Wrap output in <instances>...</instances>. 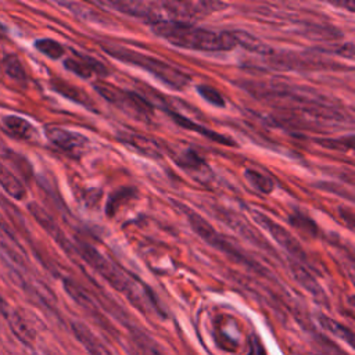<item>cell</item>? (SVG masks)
Listing matches in <instances>:
<instances>
[{"label": "cell", "mask_w": 355, "mask_h": 355, "mask_svg": "<svg viewBox=\"0 0 355 355\" xmlns=\"http://www.w3.org/2000/svg\"><path fill=\"white\" fill-rule=\"evenodd\" d=\"M126 15L143 19L148 24L186 22L205 18L220 10L225 4L219 1H108L103 3Z\"/></svg>", "instance_id": "1"}, {"label": "cell", "mask_w": 355, "mask_h": 355, "mask_svg": "<svg viewBox=\"0 0 355 355\" xmlns=\"http://www.w3.org/2000/svg\"><path fill=\"white\" fill-rule=\"evenodd\" d=\"M153 31L171 44L194 51H227L237 44L236 36L229 32L209 31L186 22L155 24Z\"/></svg>", "instance_id": "2"}, {"label": "cell", "mask_w": 355, "mask_h": 355, "mask_svg": "<svg viewBox=\"0 0 355 355\" xmlns=\"http://www.w3.org/2000/svg\"><path fill=\"white\" fill-rule=\"evenodd\" d=\"M103 49L115 60L144 69L146 72L155 76L159 82H162L164 85L172 89L182 90L190 82V78L187 76V73H184L182 69L157 57H151L148 54H144L128 47H121V46L108 44V46H103Z\"/></svg>", "instance_id": "3"}, {"label": "cell", "mask_w": 355, "mask_h": 355, "mask_svg": "<svg viewBox=\"0 0 355 355\" xmlns=\"http://www.w3.org/2000/svg\"><path fill=\"white\" fill-rule=\"evenodd\" d=\"M78 251L80 257L104 279L107 280L115 290L123 293L130 298L132 302L136 304L137 308L143 309L141 301L137 295V291L132 282L121 272L110 259H107L101 252H98L94 247L87 245L85 243H80L78 245Z\"/></svg>", "instance_id": "4"}, {"label": "cell", "mask_w": 355, "mask_h": 355, "mask_svg": "<svg viewBox=\"0 0 355 355\" xmlns=\"http://www.w3.org/2000/svg\"><path fill=\"white\" fill-rule=\"evenodd\" d=\"M96 90L122 112L137 121H148L153 115V107L141 96L135 92L119 89L114 85L98 82L94 83Z\"/></svg>", "instance_id": "5"}, {"label": "cell", "mask_w": 355, "mask_h": 355, "mask_svg": "<svg viewBox=\"0 0 355 355\" xmlns=\"http://www.w3.org/2000/svg\"><path fill=\"white\" fill-rule=\"evenodd\" d=\"M184 214L187 216V220L191 226V229L204 240L207 241L209 245L218 248L219 251H223L225 254L236 258L237 261H247L245 257L230 243L227 241L223 236H220L202 216H200L198 214H196L191 209H186L184 208Z\"/></svg>", "instance_id": "6"}, {"label": "cell", "mask_w": 355, "mask_h": 355, "mask_svg": "<svg viewBox=\"0 0 355 355\" xmlns=\"http://www.w3.org/2000/svg\"><path fill=\"white\" fill-rule=\"evenodd\" d=\"M46 136L50 143L71 157H80L89 147L87 137L62 128H49Z\"/></svg>", "instance_id": "7"}, {"label": "cell", "mask_w": 355, "mask_h": 355, "mask_svg": "<svg viewBox=\"0 0 355 355\" xmlns=\"http://www.w3.org/2000/svg\"><path fill=\"white\" fill-rule=\"evenodd\" d=\"M254 219L255 222L262 226L265 230H268V233L286 250L288 251L291 255L294 257H301L305 258L304 250L301 248V245L298 244V241L294 239V236H291L283 226L277 225L275 220H272L269 216H266L265 214L255 211L254 212Z\"/></svg>", "instance_id": "8"}, {"label": "cell", "mask_w": 355, "mask_h": 355, "mask_svg": "<svg viewBox=\"0 0 355 355\" xmlns=\"http://www.w3.org/2000/svg\"><path fill=\"white\" fill-rule=\"evenodd\" d=\"M64 65L68 71L73 72L75 75H79L82 78H90L93 75H103L105 73V68L103 64L96 61L92 57H86L82 54H75L68 57L64 61Z\"/></svg>", "instance_id": "9"}, {"label": "cell", "mask_w": 355, "mask_h": 355, "mask_svg": "<svg viewBox=\"0 0 355 355\" xmlns=\"http://www.w3.org/2000/svg\"><path fill=\"white\" fill-rule=\"evenodd\" d=\"M72 331L76 340L86 348L90 355H114V352L101 340H98V337L93 334L85 324L73 322Z\"/></svg>", "instance_id": "10"}, {"label": "cell", "mask_w": 355, "mask_h": 355, "mask_svg": "<svg viewBox=\"0 0 355 355\" xmlns=\"http://www.w3.org/2000/svg\"><path fill=\"white\" fill-rule=\"evenodd\" d=\"M169 114H171V116L175 119V122H176L178 125H180L182 128H184V129L194 130V132H197V133L205 136L207 139H209V140H212V141H216V143H219V144H223V146H234V141H233L230 137H227V136H223V135L216 133V132H214V130H211V129H208V128H205V126H202V125H198V123H196L194 121H191V119H189V118H186V116H183V115H180V114H178V112L169 111Z\"/></svg>", "instance_id": "11"}, {"label": "cell", "mask_w": 355, "mask_h": 355, "mask_svg": "<svg viewBox=\"0 0 355 355\" xmlns=\"http://www.w3.org/2000/svg\"><path fill=\"white\" fill-rule=\"evenodd\" d=\"M1 125L4 130L19 140H31L35 136V128L29 121L17 115H7L3 118Z\"/></svg>", "instance_id": "12"}, {"label": "cell", "mask_w": 355, "mask_h": 355, "mask_svg": "<svg viewBox=\"0 0 355 355\" xmlns=\"http://www.w3.org/2000/svg\"><path fill=\"white\" fill-rule=\"evenodd\" d=\"M0 186L15 200H24L26 197V190L22 182L1 164H0Z\"/></svg>", "instance_id": "13"}, {"label": "cell", "mask_w": 355, "mask_h": 355, "mask_svg": "<svg viewBox=\"0 0 355 355\" xmlns=\"http://www.w3.org/2000/svg\"><path fill=\"white\" fill-rule=\"evenodd\" d=\"M3 67H4V73L15 80V82H25L26 80V72L25 68L15 54H7L3 58Z\"/></svg>", "instance_id": "14"}, {"label": "cell", "mask_w": 355, "mask_h": 355, "mask_svg": "<svg viewBox=\"0 0 355 355\" xmlns=\"http://www.w3.org/2000/svg\"><path fill=\"white\" fill-rule=\"evenodd\" d=\"M130 355H165L161 349L157 348V344L153 343L143 334H137L132 338Z\"/></svg>", "instance_id": "15"}, {"label": "cell", "mask_w": 355, "mask_h": 355, "mask_svg": "<svg viewBox=\"0 0 355 355\" xmlns=\"http://www.w3.org/2000/svg\"><path fill=\"white\" fill-rule=\"evenodd\" d=\"M244 176H245V179L250 182V184L254 189H257L258 191H261L263 194L272 193L273 189H275L273 180L269 176H266V175H263V173H261V172H258L255 169L247 168L244 171Z\"/></svg>", "instance_id": "16"}, {"label": "cell", "mask_w": 355, "mask_h": 355, "mask_svg": "<svg viewBox=\"0 0 355 355\" xmlns=\"http://www.w3.org/2000/svg\"><path fill=\"white\" fill-rule=\"evenodd\" d=\"M319 322H320V324H322L329 333H331V334L336 336L337 338L345 340L348 345H352V338H354V336H352V331H351L349 329H347V327L343 326L341 323H338V322H336V320H333V319H330V318H327V316H320V318H319Z\"/></svg>", "instance_id": "17"}, {"label": "cell", "mask_w": 355, "mask_h": 355, "mask_svg": "<svg viewBox=\"0 0 355 355\" xmlns=\"http://www.w3.org/2000/svg\"><path fill=\"white\" fill-rule=\"evenodd\" d=\"M126 143H129L132 147H135L137 151L146 154V155H159V148L155 146L154 141L148 140L147 137L143 136H136V135H128V137H123Z\"/></svg>", "instance_id": "18"}, {"label": "cell", "mask_w": 355, "mask_h": 355, "mask_svg": "<svg viewBox=\"0 0 355 355\" xmlns=\"http://www.w3.org/2000/svg\"><path fill=\"white\" fill-rule=\"evenodd\" d=\"M35 47L40 53H43L44 55H47L53 60H58L65 54L64 46L53 39H39L35 42Z\"/></svg>", "instance_id": "19"}, {"label": "cell", "mask_w": 355, "mask_h": 355, "mask_svg": "<svg viewBox=\"0 0 355 355\" xmlns=\"http://www.w3.org/2000/svg\"><path fill=\"white\" fill-rule=\"evenodd\" d=\"M197 92L201 97H204L212 105H216V107H223L225 105L223 96L215 87L208 86V85H198Z\"/></svg>", "instance_id": "20"}, {"label": "cell", "mask_w": 355, "mask_h": 355, "mask_svg": "<svg viewBox=\"0 0 355 355\" xmlns=\"http://www.w3.org/2000/svg\"><path fill=\"white\" fill-rule=\"evenodd\" d=\"M290 223L295 227V229H298V230H301V232H305L306 234H309V236H315L316 234V225L309 219V218H306V216H304V215H301V214H297V215H294V216H291L290 218Z\"/></svg>", "instance_id": "21"}, {"label": "cell", "mask_w": 355, "mask_h": 355, "mask_svg": "<svg viewBox=\"0 0 355 355\" xmlns=\"http://www.w3.org/2000/svg\"><path fill=\"white\" fill-rule=\"evenodd\" d=\"M183 159H184V161H182V165L190 166V168H198V166L202 164L201 158H200L196 153H193V151H187V153L183 155Z\"/></svg>", "instance_id": "22"}, {"label": "cell", "mask_w": 355, "mask_h": 355, "mask_svg": "<svg viewBox=\"0 0 355 355\" xmlns=\"http://www.w3.org/2000/svg\"><path fill=\"white\" fill-rule=\"evenodd\" d=\"M319 143L320 144H323V146H327V147H331V148H340V150H348V148H351L352 146H348V144H345V139H338V140H331V139H329V140H319Z\"/></svg>", "instance_id": "23"}, {"label": "cell", "mask_w": 355, "mask_h": 355, "mask_svg": "<svg viewBox=\"0 0 355 355\" xmlns=\"http://www.w3.org/2000/svg\"><path fill=\"white\" fill-rule=\"evenodd\" d=\"M247 355H266L265 348L262 345V343L259 341L258 337H254L251 340V345H250V351Z\"/></svg>", "instance_id": "24"}, {"label": "cell", "mask_w": 355, "mask_h": 355, "mask_svg": "<svg viewBox=\"0 0 355 355\" xmlns=\"http://www.w3.org/2000/svg\"><path fill=\"white\" fill-rule=\"evenodd\" d=\"M331 4H334V6H337V7H348V10L352 12L354 10H355V7H354V3L352 1H343V3H331Z\"/></svg>", "instance_id": "25"}, {"label": "cell", "mask_w": 355, "mask_h": 355, "mask_svg": "<svg viewBox=\"0 0 355 355\" xmlns=\"http://www.w3.org/2000/svg\"><path fill=\"white\" fill-rule=\"evenodd\" d=\"M7 36V29H6V26L0 22V39H3V37H6Z\"/></svg>", "instance_id": "26"}]
</instances>
